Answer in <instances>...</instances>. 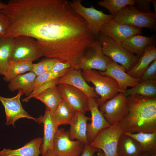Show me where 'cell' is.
Masks as SVG:
<instances>
[{
	"label": "cell",
	"instance_id": "cell-5",
	"mask_svg": "<svg viewBox=\"0 0 156 156\" xmlns=\"http://www.w3.org/2000/svg\"><path fill=\"white\" fill-rule=\"evenodd\" d=\"M70 4L73 10L86 21L90 32L96 39L102 27L114 18L112 15L105 14L92 6L85 7L82 4L81 0H73Z\"/></svg>",
	"mask_w": 156,
	"mask_h": 156
},
{
	"label": "cell",
	"instance_id": "cell-11",
	"mask_svg": "<svg viewBox=\"0 0 156 156\" xmlns=\"http://www.w3.org/2000/svg\"><path fill=\"white\" fill-rule=\"evenodd\" d=\"M84 146L79 140H71L69 131L58 128L54 137L52 150L58 156H80Z\"/></svg>",
	"mask_w": 156,
	"mask_h": 156
},
{
	"label": "cell",
	"instance_id": "cell-25",
	"mask_svg": "<svg viewBox=\"0 0 156 156\" xmlns=\"http://www.w3.org/2000/svg\"><path fill=\"white\" fill-rule=\"evenodd\" d=\"M43 103L46 108L53 113L63 99L57 86L49 88L34 97Z\"/></svg>",
	"mask_w": 156,
	"mask_h": 156
},
{
	"label": "cell",
	"instance_id": "cell-38",
	"mask_svg": "<svg viewBox=\"0 0 156 156\" xmlns=\"http://www.w3.org/2000/svg\"><path fill=\"white\" fill-rule=\"evenodd\" d=\"M70 68H71V66L69 64L56 60L51 71L53 73H59Z\"/></svg>",
	"mask_w": 156,
	"mask_h": 156
},
{
	"label": "cell",
	"instance_id": "cell-15",
	"mask_svg": "<svg viewBox=\"0 0 156 156\" xmlns=\"http://www.w3.org/2000/svg\"><path fill=\"white\" fill-rule=\"evenodd\" d=\"M98 72L114 79L118 85L120 92L123 93L128 87H134L140 82V78H135L130 76L123 66L111 59L107 63L105 70Z\"/></svg>",
	"mask_w": 156,
	"mask_h": 156
},
{
	"label": "cell",
	"instance_id": "cell-8",
	"mask_svg": "<svg viewBox=\"0 0 156 156\" xmlns=\"http://www.w3.org/2000/svg\"><path fill=\"white\" fill-rule=\"evenodd\" d=\"M43 56L41 49L34 38L25 36L14 38L10 61H34Z\"/></svg>",
	"mask_w": 156,
	"mask_h": 156
},
{
	"label": "cell",
	"instance_id": "cell-33",
	"mask_svg": "<svg viewBox=\"0 0 156 156\" xmlns=\"http://www.w3.org/2000/svg\"><path fill=\"white\" fill-rule=\"evenodd\" d=\"M68 69L57 73L50 71L37 76L34 82V88L45 82L60 77L65 74Z\"/></svg>",
	"mask_w": 156,
	"mask_h": 156
},
{
	"label": "cell",
	"instance_id": "cell-41",
	"mask_svg": "<svg viewBox=\"0 0 156 156\" xmlns=\"http://www.w3.org/2000/svg\"><path fill=\"white\" fill-rule=\"evenodd\" d=\"M93 156H105L103 151L99 149H98L96 155H94Z\"/></svg>",
	"mask_w": 156,
	"mask_h": 156
},
{
	"label": "cell",
	"instance_id": "cell-6",
	"mask_svg": "<svg viewBox=\"0 0 156 156\" xmlns=\"http://www.w3.org/2000/svg\"><path fill=\"white\" fill-rule=\"evenodd\" d=\"M156 14L152 12L144 13L139 10L134 5L126 6L114 17L113 19L121 24L141 28L150 29L155 28Z\"/></svg>",
	"mask_w": 156,
	"mask_h": 156
},
{
	"label": "cell",
	"instance_id": "cell-37",
	"mask_svg": "<svg viewBox=\"0 0 156 156\" xmlns=\"http://www.w3.org/2000/svg\"><path fill=\"white\" fill-rule=\"evenodd\" d=\"M152 1V0H135L136 7L139 10L143 12H151L150 10V3Z\"/></svg>",
	"mask_w": 156,
	"mask_h": 156
},
{
	"label": "cell",
	"instance_id": "cell-2",
	"mask_svg": "<svg viewBox=\"0 0 156 156\" xmlns=\"http://www.w3.org/2000/svg\"><path fill=\"white\" fill-rule=\"evenodd\" d=\"M128 112L119 123L123 132L156 131V98L132 95L127 97Z\"/></svg>",
	"mask_w": 156,
	"mask_h": 156
},
{
	"label": "cell",
	"instance_id": "cell-30",
	"mask_svg": "<svg viewBox=\"0 0 156 156\" xmlns=\"http://www.w3.org/2000/svg\"><path fill=\"white\" fill-rule=\"evenodd\" d=\"M74 113L63 100L59 103L53 116L55 123L58 127L62 125H70L74 118Z\"/></svg>",
	"mask_w": 156,
	"mask_h": 156
},
{
	"label": "cell",
	"instance_id": "cell-13",
	"mask_svg": "<svg viewBox=\"0 0 156 156\" xmlns=\"http://www.w3.org/2000/svg\"><path fill=\"white\" fill-rule=\"evenodd\" d=\"M23 94L22 91L19 90L15 96L11 98H5L0 96V101L4 106L6 114L5 124L8 126L12 125L15 127V122L23 118L32 119L37 122V118L29 115L22 106L20 98Z\"/></svg>",
	"mask_w": 156,
	"mask_h": 156
},
{
	"label": "cell",
	"instance_id": "cell-44",
	"mask_svg": "<svg viewBox=\"0 0 156 156\" xmlns=\"http://www.w3.org/2000/svg\"><path fill=\"white\" fill-rule=\"evenodd\" d=\"M5 5V3L0 2V12Z\"/></svg>",
	"mask_w": 156,
	"mask_h": 156
},
{
	"label": "cell",
	"instance_id": "cell-24",
	"mask_svg": "<svg viewBox=\"0 0 156 156\" xmlns=\"http://www.w3.org/2000/svg\"><path fill=\"white\" fill-rule=\"evenodd\" d=\"M155 45L152 46L144 52L140 57L136 64L128 72L130 76L135 78H140L148 67L150 63L156 59Z\"/></svg>",
	"mask_w": 156,
	"mask_h": 156
},
{
	"label": "cell",
	"instance_id": "cell-22",
	"mask_svg": "<svg viewBox=\"0 0 156 156\" xmlns=\"http://www.w3.org/2000/svg\"><path fill=\"white\" fill-rule=\"evenodd\" d=\"M143 152L140 143L135 139L123 133L118 144V156H140Z\"/></svg>",
	"mask_w": 156,
	"mask_h": 156
},
{
	"label": "cell",
	"instance_id": "cell-26",
	"mask_svg": "<svg viewBox=\"0 0 156 156\" xmlns=\"http://www.w3.org/2000/svg\"><path fill=\"white\" fill-rule=\"evenodd\" d=\"M127 97L132 95L149 98H156V80H149L139 82L135 86L127 89L123 93Z\"/></svg>",
	"mask_w": 156,
	"mask_h": 156
},
{
	"label": "cell",
	"instance_id": "cell-9",
	"mask_svg": "<svg viewBox=\"0 0 156 156\" xmlns=\"http://www.w3.org/2000/svg\"><path fill=\"white\" fill-rule=\"evenodd\" d=\"M99 107L102 115L111 126L119 123L127 114L129 108L128 98L119 92Z\"/></svg>",
	"mask_w": 156,
	"mask_h": 156
},
{
	"label": "cell",
	"instance_id": "cell-43",
	"mask_svg": "<svg viewBox=\"0 0 156 156\" xmlns=\"http://www.w3.org/2000/svg\"><path fill=\"white\" fill-rule=\"evenodd\" d=\"M151 3H152L153 4V5L154 6V8L155 9V14H156V0H152V1H151Z\"/></svg>",
	"mask_w": 156,
	"mask_h": 156
},
{
	"label": "cell",
	"instance_id": "cell-45",
	"mask_svg": "<svg viewBox=\"0 0 156 156\" xmlns=\"http://www.w3.org/2000/svg\"><path fill=\"white\" fill-rule=\"evenodd\" d=\"M1 37L0 36V38H1Z\"/></svg>",
	"mask_w": 156,
	"mask_h": 156
},
{
	"label": "cell",
	"instance_id": "cell-10",
	"mask_svg": "<svg viewBox=\"0 0 156 156\" xmlns=\"http://www.w3.org/2000/svg\"><path fill=\"white\" fill-rule=\"evenodd\" d=\"M110 60L103 53L101 42L97 39L79 59L77 69L86 70L95 69L104 71Z\"/></svg>",
	"mask_w": 156,
	"mask_h": 156
},
{
	"label": "cell",
	"instance_id": "cell-31",
	"mask_svg": "<svg viewBox=\"0 0 156 156\" xmlns=\"http://www.w3.org/2000/svg\"><path fill=\"white\" fill-rule=\"evenodd\" d=\"M98 4L107 9L114 17L124 7L135 5V0H103L99 1Z\"/></svg>",
	"mask_w": 156,
	"mask_h": 156
},
{
	"label": "cell",
	"instance_id": "cell-7",
	"mask_svg": "<svg viewBox=\"0 0 156 156\" xmlns=\"http://www.w3.org/2000/svg\"><path fill=\"white\" fill-rule=\"evenodd\" d=\"M123 133L119 123L115 124L101 130L89 144L92 147L101 150L105 156H118V141Z\"/></svg>",
	"mask_w": 156,
	"mask_h": 156
},
{
	"label": "cell",
	"instance_id": "cell-16",
	"mask_svg": "<svg viewBox=\"0 0 156 156\" xmlns=\"http://www.w3.org/2000/svg\"><path fill=\"white\" fill-rule=\"evenodd\" d=\"M88 105L91 113L90 123L87 124V135L89 144L94 140L98 133L101 130L111 125L106 120L99 109L96 99L88 97Z\"/></svg>",
	"mask_w": 156,
	"mask_h": 156
},
{
	"label": "cell",
	"instance_id": "cell-17",
	"mask_svg": "<svg viewBox=\"0 0 156 156\" xmlns=\"http://www.w3.org/2000/svg\"><path fill=\"white\" fill-rule=\"evenodd\" d=\"M81 70L70 68L62 76L59 78L57 85L65 84L72 86L85 94L88 97L99 98L94 90L87 83L83 78Z\"/></svg>",
	"mask_w": 156,
	"mask_h": 156
},
{
	"label": "cell",
	"instance_id": "cell-12",
	"mask_svg": "<svg viewBox=\"0 0 156 156\" xmlns=\"http://www.w3.org/2000/svg\"><path fill=\"white\" fill-rule=\"evenodd\" d=\"M57 86L62 98L72 110L85 114L89 111L88 96L83 92L71 85L60 84Z\"/></svg>",
	"mask_w": 156,
	"mask_h": 156
},
{
	"label": "cell",
	"instance_id": "cell-18",
	"mask_svg": "<svg viewBox=\"0 0 156 156\" xmlns=\"http://www.w3.org/2000/svg\"><path fill=\"white\" fill-rule=\"evenodd\" d=\"M37 122L43 125L44 135L40 152L42 156H45L48 150H52L54 137L58 127L55 123L53 113L46 108L44 115L37 118Z\"/></svg>",
	"mask_w": 156,
	"mask_h": 156
},
{
	"label": "cell",
	"instance_id": "cell-3",
	"mask_svg": "<svg viewBox=\"0 0 156 156\" xmlns=\"http://www.w3.org/2000/svg\"><path fill=\"white\" fill-rule=\"evenodd\" d=\"M81 73L86 82L94 86L95 92L100 96L96 99L99 107L120 92L118 83L111 77L100 74L94 69L83 70Z\"/></svg>",
	"mask_w": 156,
	"mask_h": 156
},
{
	"label": "cell",
	"instance_id": "cell-32",
	"mask_svg": "<svg viewBox=\"0 0 156 156\" xmlns=\"http://www.w3.org/2000/svg\"><path fill=\"white\" fill-rule=\"evenodd\" d=\"M57 59L48 58L33 64V71L38 76L51 71Z\"/></svg>",
	"mask_w": 156,
	"mask_h": 156
},
{
	"label": "cell",
	"instance_id": "cell-21",
	"mask_svg": "<svg viewBox=\"0 0 156 156\" xmlns=\"http://www.w3.org/2000/svg\"><path fill=\"white\" fill-rule=\"evenodd\" d=\"M36 77L32 71L18 75L11 80L8 88L11 91L21 90L27 96L34 89V83Z\"/></svg>",
	"mask_w": 156,
	"mask_h": 156
},
{
	"label": "cell",
	"instance_id": "cell-29",
	"mask_svg": "<svg viewBox=\"0 0 156 156\" xmlns=\"http://www.w3.org/2000/svg\"><path fill=\"white\" fill-rule=\"evenodd\" d=\"M33 61L25 60L18 61H10L4 75V80L7 82L17 76L32 71Z\"/></svg>",
	"mask_w": 156,
	"mask_h": 156
},
{
	"label": "cell",
	"instance_id": "cell-20",
	"mask_svg": "<svg viewBox=\"0 0 156 156\" xmlns=\"http://www.w3.org/2000/svg\"><path fill=\"white\" fill-rule=\"evenodd\" d=\"M90 118L87 117L79 112L75 113L73 119L70 125L69 136L72 140H79L85 145L89 144L87 135V125L88 120Z\"/></svg>",
	"mask_w": 156,
	"mask_h": 156
},
{
	"label": "cell",
	"instance_id": "cell-36",
	"mask_svg": "<svg viewBox=\"0 0 156 156\" xmlns=\"http://www.w3.org/2000/svg\"><path fill=\"white\" fill-rule=\"evenodd\" d=\"M11 26L10 21L8 18L0 12V36H4Z\"/></svg>",
	"mask_w": 156,
	"mask_h": 156
},
{
	"label": "cell",
	"instance_id": "cell-28",
	"mask_svg": "<svg viewBox=\"0 0 156 156\" xmlns=\"http://www.w3.org/2000/svg\"><path fill=\"white\" fill-rule=\"evenodd\" d=\"M14 38L4 36L0 39V74L4 76L10 61Z\"/></svg>",
	"mask_w": 156,
	"mask_h": 156
},
{
	"label": "cell",
	"instance_id": "cell-1",
	"mask_svg": "<svg viewBox=\"0 0 156 156\" xmlns=\"http://www.w3.org/2000/svg\"><path fill=\"white\" fill-rule=\"evenodd\" d=\"M25 30L44 56L77 70L79 61L96 39L87 22L66 0H42L28 14Z\"/></svg>",
	"mask_w": 156,
	"mask_h": 156
},
{
	"label": "cell",
	"instance_id": "cell-42",
	"mask_svg": "<svg viewBox=\"0 0 156 156\" xmlns=\"http://www.w3.org/2000/svg\"><path fill=\"white\" fill-rule=\"evenodd\" d=\"M140 156H156V154H152L143 153Z\"/></svg>",
	"mask_w": 156,
	"mask_h": 156
},
{
	"label": "cell",
	"instance_id": "cell-34",
	"mask_svg": "<svg viewBox=\"0 0 156 156\" xmlns=\"http://www.w3.org/2000/svg\"><path fill=\"white\" fill-rule=\"evenodd\" d=\"M59 78L45 82L35 88L32 93L28 96L22 99L23 102H28L30 99L34 98L46 90L57 85Z\"/></svg>",
	"mask_w": 156,
	"mask_h": 156
},
{
	"label": "cell",
	"instance_id": "cell-19",
	"mask_svg": "<svg viewBox=\"0 0 156 156\" xmlns=\"http://www.w3.org/2000/svg\"><path fill=\"white\" fill-rule=\"evenodd\" d=\"M121 44L128 51L140 57L148 48L155 45V40L153 36L148 37L137 35L127 39Z\"/></svg>",
	"mask_w": 156,
	"mask_h": 156
},
{
	"label": "cell",
	"instance_id": "cell-23",
	"mask_svg": "<svg viewBox=\"0 0 156 156\" xmlns=\"http://www.w3.org/2000/svg\"><path fill=\"white\" fill-rule=\"evenodd\" d=\"M42 138H35L23 147L12 150L4 148L0 151V156H39Z\"/></svg>",
	"mask_w": 156,
	"mask_h": 156
},
{
	"label": "cell",
	"instance_id": "cell-39",
	"mask_svg": "<svg viewBox=\"0 0 156 156\" xmlns=\"http://www.w3.org/2000/svg\"><path fill=\"white\" fill-rule=\"evenodd\" d=\"M98 149L91 146L89 144L85 145L83 151L80 156H93Z\"/></svg>",
	"mask_w": 156,
	"mask_h": 156
},
{
	"label": "cell",
	"instance_id": "cell-35",
	"mask_svg": "<svg viewBox=\"0 0 156 156\" xmlns=\"http://www.w3.org/2000/svg\"><path fill=\"white\" fill-rule=\"evenodd\" d=\"M151 79L156 80V59L148 66L140 78V82Z\"/></svg>",
	"mask_w": 156,
	"mask_h": 156
},
{
	"label": "cell",
	"instance_id": "cell-4",
	"mask_svg": "<svg viewBox=\"0 0 156 156\" xmlns=\"http://www.w3.org/2000/svg\"><path fill=\"white\" fill-rule=\"evenodd\" d=\"M97 39L101 42L104 54L113 61L121 64L125 68L126 72L138 61L139 56L128 51L121 43L100 34Z\"/></svg>",
	"mask_w": 156,
	"mask_h": 156
},
{
	"label": "cell",
	"instance_id": "cell-27",
	"mask_svg": "<svg viewBox=\"0 0 156 156\" xmlns=\"http://www.w3.org/2000/svg\"><path fill=\"white\" fill-rule=\"evenodd\" d=\"M124 133L132 137L140 143L143 153L152 154H156V131L133 133Z\"/></svg>",
	"mask_w": 156,
	"mask_h": 156
},
{
	"label": "cell",
	"instance_id": "cell-14",
	"mask_svg": "<svg viewBox=\"0 0 156 156\" xmlns=\"http://www.w3.org/2000/svg\"><path fill=\"white\" fill-rule=\"evenodd\" d=\"M141 32V28L119 23L113 19L102 27L100 34L109 37L121 43L127 39L139 35Z\"/></svg>",
	"mask_w": 156,
	"mask_h": 156
},
{
	"label": "cell",
	"instance_id": "cell-40",
	"mask_svg": "<svg viewBox=\"0 0 156 156\" xmlns=\"http://www.w3.org/2000/svg\"><path fill=\"white\" fill-rule=\"evenodd\" d=\"M45 156H58L53 152L52 150L49 149L47 152Z\"/></svg>",
	"mask_w": 156,
	"mask_h": 156
}]
</instances>
